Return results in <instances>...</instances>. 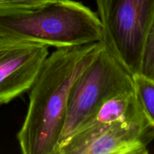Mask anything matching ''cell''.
<instances>
[{
	"instance_id": "obj_5",
	"label": "cell",
	"mask_w": 154,
	"mask_h": 154,
	"mask_svg": "<svg viewBox=\"0 0 154 154\" xmlns=\"http://www.w3.org/2000/svg\"><path fill=\"white\" fill-rule=\"evenodd\" d=\"M154 139L147 122L118 121L81 138H70L56 154H146Z\"/></svg>"
},
{
	"instance_id": "obj_8",
	"label": "cell",
	"mask_w": 154,
	"mask_h": 154,
	"mask_svg": "<svg viewBox=\"0 0 154 154\" xmlns=\"http://www.w3.org/2000/svg\"><path fill=\"white\" fill-rule=\"evenodd\" d=\"M132 77L137 101L146 118L154 127V80L141 73Z\"/></svg>"
},
{
	"instance_id": "obj_7",
	"label": "cell",
	"mask_w": 154,
	"mask_h": 154,
	"mask_svg": "<svg viewBox=\"0 0 154 154\" xmlns=\"http://www.w3.org/2000/svg\"><path fill=\"white\" fill-rule=\"evenodd\" d=\"M118 121L149 123L137 101L134 89L114 96L105 102L69 139L83 138L104 126Z\"/></svg>"
},
{
	"instance_id": "obj_1",
	"label": "cell",
	"mask_w": 154,
	"mask_h": 154,
	"mask_svg": "<svg viewBox=\"0 0 154 154\" xmlns=\"http://www.w3.org/2000/svg\"><path fill=\"white\" fill-rule=\"evenodd\" d=\"M103 48L101 42L56 48L30 89L17 139L24 154H56L72 85Z\"/></svg>"
},
{
	"instance_id": "obj_3",
	"label": "cell",
	"mask_w": 154,
	"mask_h": 154,
	"mask_svg": "<svg viewBox=\"0 0 154 154\" xmlns=\"http://www.w3.org/2000/svg\"><path fill=\"white\" fill-rule=\"evenodd\" d=\"M104 48L134 75L140 73L154 0H95Z\"/></svg>"
},
{
	"instance_id": "obj_2",
	"label": "cell",
	"mask_w": 154,
	"mask_h": 154,
	"mask_svg": "<svg viewBox=\"0 0 154 154\" xmlns=\"http://www.w3.org/2000/svg\"><path fill=\"white\" fill-rule=\"evenodd\" d=\"M102 36L98 14L79 2L0 10V38L60 48L101 42Z\"/></svg>"
},
{
	"instance_id": "obj_4",
	"label": "cell",
	"mask_w": 154,
	"mask_h": 154,
	"mask_svg": "<svg viewBox=\"0 0 154 154\" xmlns=\"http://www.w3.org/2000/svg\"><path fill=\"white\" fill-rule=\"evenodd\" d=\"M133 90L132 75L103 45L96 57L72 85L57 149L105 102Z\"/></svg>"
},
{
	"instance_id": "obj_10",
	"label": "cell",
	"mask_w": 154,
	"mask_h": 154,
	"mask_svg": "<svg viewBox=\"0 0 154 154\" xmlns=\"http://www.w3.org/2000/svg\"><path fill=\"white\" fill-rule=\"evenodd\" d=\"M45 2V0H0V10L33 7Z\"/></svg>"
},
{
	"instance_id": "obj_11",
	"label": "cell",
	"mask_w": 154,
	"mask_h": 154,
	"mask_svg": "<svg viewBox=\"0 0 154 154\" xmlns=\"http://www.w3.org/2000/svg\"><path fill=\"white\" fill-rule=\"evenodd\" d=\"M45 2H56V1H59V0H45Z\"/></svg>"
},
{
	"instance_id": "obj_9",
	"label": "cell",
	"mask_w": 154,
	"mask_h": 154,
	"mask_svg": "<svg viewBox=\"0 0 154 154\" xmlns=\"http://www.w3.org/2000/svg\"><path fill=\"white\" fill-rule=\"evenodd\" d=\"M140 73L154 80V14L145 44Z\"/></svg>"
},
{
	"instance_id": "obj_6",
	"label": "cell",
	"mask_w": 154,
	"mask_h": 154,
	"mask_svg": "<svg viewBox=\"0 0 154 154\" xmlns=\"http://www.w3.org/2000/svg\"><path fill=\"white\" fill-rule=\"evenodd\" d=\"M48 55L44 44L0 38V107L30 90Z\"/></svg>"
}]
</instances>
